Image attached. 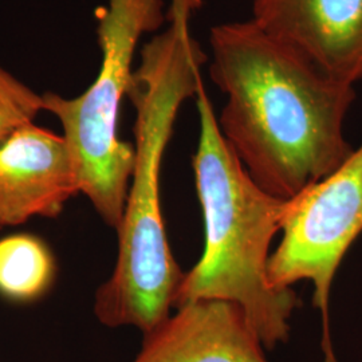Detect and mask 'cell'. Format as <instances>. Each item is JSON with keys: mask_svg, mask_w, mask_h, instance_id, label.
<instances>
[{"mask_svg": "<svg viewBox=\"0 0 362 362\" xmlns=\"http://www.w3.org/2000/svg\"><path fill=\"white\" fill-rule=\"evenodd\" d=\"M209 78L227 97L220 132L250 177L290 200L353 153L344 121L356 100L341 82L250 21L209 33Z\"/></svg>", "mask_w": 362, "mask_h": 362, "instance_id": "obj_1", "label": "cell"}, {"mask_svg": "<svg viewBox=\"0 0 362 362\" xmlns=\"http://www.w3.org/2000/svg\"><path fill=\"white\" fill-rule=\"evenodd\" d=\"M202 0H169L167 28L141 50L129 95L136 107V163L118 233L116 266L94 297L106 327L143 334L167 320L185 272L169 247L160 199L163 157L182 103L194 98L207 62L191 21Z\"/></svg>", "mask_w": 362, "mask_h": 362, "instance_id": "obj_2", "label": "cell"}, {"mask_svg": "<svg viewBox=\"0 0 362 362\" xmlns=\"http://www.w3.org/2000/svg\"><path fill=\"white\" fill-rule=\"evenodd\" d=\"M194 98L200 136L194 172L206 245L200 260L185 272L173 309L202 299L233 302L264 349H274L288 341L290 320L300 306L296 291L272 286L267 272L270 245L288 200L264 192L250 177L220 132L204 85Z\"/></svg>", "mask_w": 362, "mask_h": 362, "instance_id": "obj_3", "label": "cell"}, {"mask_svg": "<svg viewBox=\"0 0 362 362\" xmlns=\"http://www.w3.org/2000/svg\"><path fill=\"white\" fill-rule=\"evenodd\" d=\"M167 11L164 0H107L95 11L103 55L95 81L76 98L42 95L43 110L64 128L79 192L116 231L136 163L134 145L118 136L121 103L129 93L139 40L167 23Z\"/></svg>", "mask_w": 362, "mask_h": 362, "instance_id": "obj_4", "label": "cell"}, {"mask_svg": "<svg viewBox=\"0 0 362 362\" xmlns=\"http://www.w3.org/2000/svg\"><path fill=\"white\" fill-rule=\"evenodd\" d=\"M282 240L269 259L272 286H314L313 306L322 315L325 362H337L329 300L337 270L362 233V144L333 173L287 202Z\"/></svg>", "mask_w": 362, "mask_h": 362, "instance_id": "obj_5", "label": "cell"}, {"mask_svg": "<svg viewBox=\"0 0 362 362\" xmlns=\"http://www.w3.org/2000/svg\"><path fill=\"white\" fill-rule=\"evenodd\" d=\"M251 21L329 77L362 79V0H252Z\"/></svg>", "mask_w": 362, "mask_h": 362, "instance_id": "obj_6", "label": "cell"}, {"mask_svg": "<svg viewBox=\"0 0 362 362\" xmlns=\"http://www.w3.org/2000/svg\"><path fill=\"white\" fill-rule=\"evenodd\" d=\"M77 194L64 136L33 122L0 145V228L57 218Z\"/></svg>", "mask_w": 362, "mask_h": 362, "instance_id": "obj_7", "label": "cell"}, {"mask_svg": "<svg viewBox=\"0 0 362 362\" xmlns=\"http://www.w3.org/2000/svg\"><path fill=\"white\" fill-rule=\"evenodd\" d=\"M144 334L132 362H269L240 306L202 299L182 305Z\"/></svg>", "mask_w": 362, "mask_h": 362, "instance_id": "obj_8", "label": "cell"}, {"mask_svg": "<svg viewBox=\"0 0 362 362\" xmlns=\"http://www.w3.org/2000/svg\"><path fill=\"white\" fill-rule=\"evenodd\" d=\"M57 278L50 246L37 235L13 233L0 239V297L13 303H34Z\"/></svg>", "mask_w": 362, "mask_h": 362, "instance_id": "obj_9", "label": "cell"}, {"mask_svg": "<svg viewBox=\"0 0 362 362\" xmlns=\"http://www.w3.org/2000/svg\"><path fill=\"white\" fill-rule=\"evenodd\" d=\"M43 110V97L0 66V145L16 130L33 124Z\"/></svg>", "mask_w": 362, "mask_h": 362, "instance_id": "obj_10", "label": "cell"}]
</instances>
